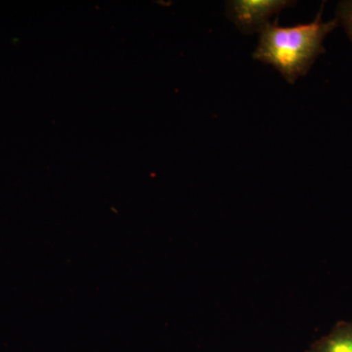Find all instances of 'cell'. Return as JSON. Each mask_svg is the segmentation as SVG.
Here are the masks:
<instances>
[{
  "instance_id": "2",
  "label": "cell",
  "mask_w": 352,
  "mask_h": 352,
  "mask_svg": "<svg viewBox=\"0 0 352 352\" xmlns=\"http://www.w3.org/2000/svg\"><path fill=\"white\" fill-rule=\"evenodd\" d=\"M296 3L289 0H232L226 2V15L242 34H261L274 14Z\"/></svg>"
},
{
  "instance_id": "1",
  "label": "cell",
  "mask_w": 352,
  "mask_h": 352,
  "mask_svg": "<svg viewBox=\"0 0 352 352\" xmlns=\"http://www.w3.org/2000/svg\"><path fill=\"white\" fill-rule=\"evenodd\" d=\"M323 6L316 18L307 24L280 27L278 19L259 34V41L252 58L271 65L294 85L307 75L315 60L325 53L326 36L338 27L337 19L323 22Z\"/></svg>"
},
{
  "instance_id": "4",
  "label": "cell",
  "mask_w": 352,
  "mask_h": 352,
  "mask_svg": "<svg viewBox=\"0 0 352 352\" xmlns=\"http://www.w3.org/2000/svg\"><path fill=\"white\" fill-rule=\"evenodd\" d=\"M336 19L344 28L352 41V0L340 2Z\"/></svg>"
},
{
  "instance_id": "3",
  "label": "cell",
  "mask_w": 352,
  "mask_h": 352,
  "mask_svg": "<svg viewBox=\"0 0 352 352\" xmlns=\"http://www.w3.org/2000/svg\"><path fill=\"white\" fill-rule=\"evenodd\" d=\"M305 352H352V321H340Z\"/></svg>"
}]
</instances>
